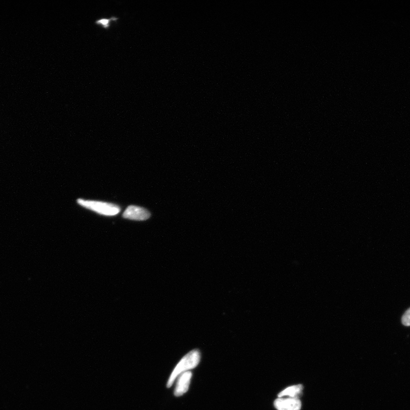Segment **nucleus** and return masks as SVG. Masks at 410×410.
I'll return each mask as SVG.
<instances>
[{
  "mask_svg": "<svg viewBox=\"0 0 410 410\" xmlns=\"http://www.w3.org/2000/svg\"><path fill=\"white\" fill-rule=\"evenodd\" d=\"M115 20H116V18H113L110 19H104L97 21L96 23H97V24L102 25L104 28H108L109 27H110V23L111 21H114Z\"/></svg>",
  "mask_w": 410,
  "mask_h": 410,
  "instance_id": "6e6552de",
  "label": "nucleus"
},
{
  "mask_svg": "<svg viewBox=\"0 0 410 410\" xmlns=\"http://www.w3.org/2000/svg\"><path fill=\"white\" fill-rule=\"evenodd\" d=\"M401 322L404 326H410V308L404 313L401 318Z\"/></svg>",
  "mask_w": 410,
  "mask_h": 410,
  "instance_id": "0eeeda50",
  "label": "nucleus"
},
{
  "mask_svg": "<svg viewBox=\"0 0 410 410\" xmlns=\"http://www.w3.org/2000/svg\"><path fill=\"white\" fill-rule=\"evenodd\" d=\"M200 360V353L198 350H193L184 355L177 366L175 367L167 382V387L173 385L178 376L185 372L194 369L198 366Z\"/></svg>",
  "mask_w": 410,
  "mask_h": 410,
  "instance_id": "f257e3e1",
  "label": "nucleus"
},
{
  "mask_svg": "<svg viewBox=\"0 0 410 410\" xmlns=\"http://www.w3.org/2000/svg\"><path fill=\"white\" fill-rule=\"evenodd\" d=\"M150 217V213L146 209L134 205H131L125 209L123 215L125 219L137 221L147 220Z\"/></svg>",
  "mask_w": 410,
  "mask_h": 410,
  "instance_id": "7ed1b4c3",
  "label": "nucleus"
},
{
  "mask_svg": "<svg viewBox=\"0 0 410 410\" xmlns=\"http://www.w3.org/2000/svg\"><path fill=\"white\" fill-rule=\"evenodd\" d=\"M303 390V386L302 384L290 386L279 393L278 397L279 398H282V397L287 396L290 397V398L299 399V397L302 394Z\"/></svg>",
  "mask_w": 410,
  "mask_h": 410,
  "instance_id": "423d86ee",
  "label": "nucleus"
},
{
  "mask_svg": "<svg viewBox=\"0 0 410 410\" xmlns=\"http://www.w3.org/2000/svg\"><path fill=\"white\" fill-rule=\"evenodd\" d=\"M274 405L278 410H300L302 403L299 398H279L274 401Z\"/></svg>",
  "mask_w": 410,
  "mask_h": 410,
  "instance_id": "39448f33",
  "label": "nucleus"
},
{
  "mask_svg": "<svg viewBox=\"0 0 410 410\" xmlns=\"http://www.w3.org/2000/svg\"><path fill=\"white\" fill-rule=\"evenodd\" d=\"M192 375L191 372L188 371L178 376L174 391L175 396H182L189 390Z\"/></svg>",
  "mask_w": 410,
  "mask_h": 410,
  "instance_id": "20e7f679",
  "label": "nucleus"
},
{
  "mask_svg": "<svg viewBox=\"0 0 410 410\" xmlns=\"http://www.w3.org/2000/svg\"><path fill=\"white\" fill-rule=\"evenodd\" d=\"M77 202L83 208L105 216H114L121 211L118 205L111 203L83 199H78Z\"/></svg>",
  "mask_w": 410,
  "mask_h": 410,
  "instance_id": "f03ea898",
  "label": "nucleus"
}]
</instances>
